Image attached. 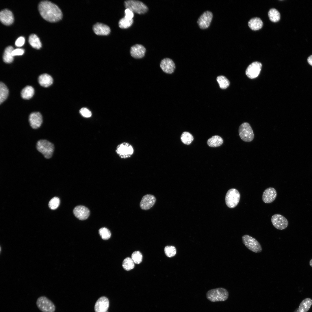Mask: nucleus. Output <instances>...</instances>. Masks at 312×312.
<instances>
[{"label":"nucleus","mask_w":312,"mask_h":312,"mask_svg":"<svg viewBox=\"0 0 312 312\" xmlns=\"http://www.w3.org/2000/svg\"><path fill=\"white\" fill-rule=\"evenodd\" d=\"M38 9L42 17L49 22H57L62 18L61 10L56 5L49 1H41L38 5Z\"/></svg>","instance_id":"1"},{"label":"nucleus","mask_w":312,"mask_h":312,"mask_svg":"<svg viewBox=\"0 0 312 312\" xmlns=\"http://www.w3.org/2000/svg\"><path fill=\"white\" fill-rule=\"evenodd\" d=\"M207 299L212 302L224 301L228 298L229 294L227 290L222 287L212 289L206 293Z\"/></svg>","instance_id":"2"},{"label":"nucleus","mask_w":312,"mask_h":312,"mask_svg":"<svg viewBox=\"0 0 312 312\" xmlns=\"http://www.w3.org/2000/svg\"><path fill=\"white\" fill-rule=\"evenodd\" d=\"M36 148L37 150L45 158L49 159L53 155L54 146L53 144L49 141L45 139H40L37 141Z\"/></svg>","instance_id":"3"},{"label":"nucleus","mask_w":312,"mask_h":312,"mask_svg":"<svg viewBox=\"0 0 312 312\" xmlns=\"http://www.w3.org/2000/svg\"><path fill=\"white\" fill-rule=\"evenodd\" d=\"M126 9L128 8L134 12L140 14H144L148 11V7L142 2L137 0H128L125 1Z\"/></svg>","instance_id":"4"},{"label":"nucleus","mask_w":312,"mask_h":312,"mask_svg":"<svg viewBox=\"0 0 312 312\" xmlns=\"http://www.w3.org/2000/svg\"><path fill=\"white\" fill-rule=\"evenodd\" d=\"M116 152L121 158L127 159L131 157L133 155L134 149L130 144L127 142H124L117 146Z\"/></svg>","instance_id":"5"},{"label":"nucleus","mask_w":312,"mask_h":312,"mask_svg":"<svg viewBox=\"0 0 312 312\" xmlns=\"http://www.w3.org/2000/svg\"><path fill=\"white\" fill-rule=\"evenodd\" d=\"M238 133L240 138L246 142H251L254 138V134L251 127L247 122L242 123L239 126Z\"/></svg>","instance_id":"6"},{"label":"nucleus","mask_w":312,"mask_h":312,"mask_svg":"<svg viewBox=\"0 0 312 312\" xmlns=\"http://www.w3.org/2000/svg\"><path fill=\"white\" fill-rule=\"evenodd\" d=\"M242 240L243 244L249 250L257 253L261 252L262 248L260 244L255 238L245 235L242 236Z\"/></svg>","instance_id":"7"},{"label":"nucleus","mask_w":312,"mask_h":312,"mask_svg":"<svg viewBox=\"0 0 312 312\" xmlns=\"http://www.w3.org/2000/svg\"><path fill=\"white\" fill-rule=\"evenodd\" d=\"M240 197V193L237 189H230L227 191L225 196V201L226 205L231 208L235 207L238 204Z\"/></svg>","instance_id":"8"},{"label":"nucleus","mask_w":312,"mask_h":312,"mask_svg":"<svg viewBox=\"0 0 312 312\" xmlns=\"http://www.w3.org/2000/svg\"><path fill=\"white\" fill-rule=\"evenodd\" d=\"M36 304L42 312H54L55 307L53 303L45 296H41L37 299Z\"/></svg>","instance_id":"9"},{"label":"nucleus","mask_w":312,"mask_h":312,"mask_svg":"<svg viewBox=\"0 0 312 312\" xmlns=\"http://www.w3.org/2000/svg\"><path fill=\"white\" fill-rule=\"evenodd\" d=\"M274 226L276 229L282 230L286 229L288 225L287 219L283 216L278 214L273 215L271 219Z\"/></svg>","instance_id":"10"},{"label":"nucleus","mask_w":312,"mask_h":312,"mask_svg":"<svg viewBox=\"0 0 312 312\" xmlns=\"http://www.w3.org/2000/svg\"><path fill=\"white\" fill-rule=\"evenodd\" d=\"M213 17V14L211 11H207L204 12L197 21L199 27L202 29L208 28L210 25Z\"/></svg>","instance_id":"11"},{"label":"nucleus","mask_w":312,"mask_h":312,"mask_svg":"<svg viewBox=\"0 0 312 312\" xmlns=\"http://www.w3.org/2000/svg\"><path fill=\"white\" fill-rule=\"evenodd\" d=\"M261 64L255 62L250 64L247 68L246 74L247 77L251 79L257 77L259 75L262 67Z\"/></svg>","instance_id":"12"},{"label":"nucleus","mask_w":312,"mask_h":312,"mask_svg":"<svg viewBox=\"0 0 312 312\" xmlns=\"http://www.w3.org/2000/svg\"><path fill=\"white\" fill-rule=\"evenodd\" d=\"M156 198L153 195L147 194L144 196L142 198L140 203V207L142 210H148L155 204Z\"/></svg>","instance_id":"13"},{"label":"nucleus","mask_w":312,"mask_h":312,"mask_svg":"<svg viewBox=\"0 0 312 312\" xmlns=\"http://www.w3.org/2000/svg\"><path fill=\"white\" fill-rule=\"evenodd\" d=\"M29 121L31 128L37 129L40 127L42 122V115L38 112H32L29 116Z\"/></svg>","instance_id":"14"},{"label":"nucleus","mask_w":312,"mask_h":312,"mask_svg":"<svg viewBox=\"0 0 312 312\" xmlns=\"http://www.w3.org/2000/svg\"><path fill=\"white\" fill-rule=\"evenodd\" d=\"M160 66L162 71L167 74L172 73L175 68L174 62L172 59L168 58L163 59L160 62Z\"/></svg>","instance_id":"15"},{"label":"nucleus","mask_w":312,"mask_h":312,"mask_svg":"<svg viewBox=\"0 0 312 312\" xmlns=\"http://www.w3.org/2000/svg\"><path fill=\"white\" fill-rule=\"evenodd\" d=\"M146 49L142 45L136 44L132 46L130 48V54L131 56L135 59H140L145 55Z\"/></svg>","instance_id":"16"},{"label":"nucleus","mask_w":312,"mask_h":312,"mask_svg":"<svg viewBox=\"0 0 312 312\" xmlns=\"http://www.w3.org/2000/svg\"><path fill=\"white\" fill-rule=\"evenodd\" d=\"M73 213L75 216L81 220L86 219L89 216L90 211L86 207L82 205H78L74 209Z\"/></svg>","instance_id":"17"},{"label":"nucleus","mask_w":312,"mask_h":312,"mask_svg":"<svg viewBox=\"0 0 312 312\" xmlns=\"http://www.w3.org/2000/svg\"><path fill=\"white\" fill-rule=\"evenodd\" d=\"M109 305V301L105 297H101L96 301L94 306L95 312H107Z\"/></svg>","instance_id":"18"},{"label":"nucleus","mask_w":312,"mask_h":312,"mask_svg":"<svg viewBox=\"0 0 312 312\" xmlns=\"http://www.w3.org/2000/svg\"><path fill=\"white\" fill-rule=\"evenodd\" d=\"M277 195L276 191L274 188L272 187L268 188L263 193V201L267 203H271L275 200Z\"/></svg>","instance_id":"19"},{"label":"nucleus","mask_w":312,"mask_h":312,"mask_svg":"<svg viewBox=\"0 0 312 312\" xmlns=\"http://www.w3.org/2000/svg\"><path fill=\"white\" fill-rule=\"evenodd\" d=\"M0 19L3 24L9 25L13 23L14 17L12 12L10 10L5 9L0 12Z\"/></svg>","instance_id":"20"},{"label":"nucleus","mask_w":312,"mask_h":312,"mask_svg":"<svg viewBox=\"0 0 312 312\" xmlns=\"http://www.w3.org/2000/svg\"><path fill=\"white\" fill-rule=\"evenodd\" d=\"M94 33L98 35L106 36L111 31L110 27L107 25L101 23H97L93 27Z\"/></svg>","instance_id":"21"},{"label":"nucleus","mask_w":312,"mask_h":312,"mask_svg":"<svg viewBox=\"0 0 312 312\" xmlns=\"http://www.w3.org/2000/svg\"><path fill=\"white\" fill-rule=\"evenodd\" d=\"M312 305V300L310 298H307L301 302L299 307L297 308L294 312H307Z\"/></svg>","instance_id":"22"},{"label":"nucleus","mask_w":312,"mask_h":312,"mask_svg":"<svg viewBox=\"0 0 312 312\" xmlns=\"http://www.w3.org/2000/svg\"><path fill=\"white\" fill-rule=\"evenodd\" d=\"M52 77L47 74L40 75L38 77V81L39 84L44 87H47L52 84L53 83Z\"/></svg>","instance_id":"23"},{"label":"nucleus","mask_w":312,"mask_h":312,"mask_svg":"<svg viewBox=\"0 0 312 312\" xmlns=\"http://www.w3.org/2000/svg\"><path fill=\"white\" fill-rule=\"evenodd\" d=\"M250 28L253 30L261 29L263 25V22L260 18L255 17L251 19L248 22Z\"/></svg>","instance_id":"24"},{"label":"nucleus","mask_w":312,"mask_h":312,"mask_svg":"<svg viewBox=\"0 0 312 312\" xmlns=\"http://www.w3.org/2000/svg\"><path fill=\"white\" fill-rule=\"evenodd\" d=\"M14 50L13 47L11 46H9L5 49L3 56V61L7 63H12L14 60V56L12 55V52Z\"/></svg>","instance_id":"25"},{"label":"nucleus","mask_w":312,"mask_h":312,"mask_svg":"<svg viewBox=\"0 0 312 312\" xmlns=\"http://www.w3.org/2000/svg\"><path fill=\"white\" fill-rule=\"evenodd\" d=\"M223 142L222 138L218 135H214L207 141L208 145L211 147H217L220 146Z\"/></svg>","instance_id":"26"},{"label":"nucleus","mask_w":312,"mask_h":312,"mask_svg":"<svg viewBox=\"0 0 312 312\" xmlns=\"http://www.w3.org/2000/svg\"><path fill=\"white\" fill-rule=\"evenodd\" d=\"M34 93V88L31 86H27L24 88L21 92L22 98L25 99H29L32 97Z\"/></svg>","instance_id":"27"},{"label":"nucleus","mask_w":312,"mask_h":312,"mask_svg":"<svg viewBox=\"0 0 312 312\" xmlns=\"http://www.w3.org/2000/svg\"><path fill=\"white\" fill-rule=\"evenodd\" d=\"M29 42L33 48L39 49L42 47V44L38 37L35 34H31L29 38Z\"/></svg>","instance_id":"28"},{"label":"nucleus","mask_w":312,"mask_h":312,"mask_svg":"<svg viewBox=\"0 0 312 312\" xmlns=\"http://www.w3.org/2000/svg\"><path fill=\"white\" fill-rule=\"evenodd\" d=\"M9 94L8 89L3 83H0V103L1 104L7 98Z\"/></svg>","instance_id":"29"},{"label":"nucleus","mask_w":312,"mask_h":312,"mask_svg":"<svg viewBox=\"0 0 312 312\" xmlns=\"http://www.w3.org/2000/svg\"><path fill=\"white\" fill-rule=\"evenodd\" d=\"M268 15L270 20L272 22H276L280 20V13L276 9H270L268 12Z\"/></svg>","instance_id":"30"},{"label":"nucleus","mask_w":312,"mask_h":312,"mask_svg":"<svg viewBox=\"0 0 312 312\" xmlns=\"http://www.w3.org/2000/svg\"><path fill=\"white\" fill-rule=\"evenodd\" d=\"M133 23V19H130L124 17L119 20L118 25L121 29H126L131 27Z\"/></svg>","instance_id":"31"},{"label":"nucleus","mask_w":312,"mask_h":312,"mask_svg":"<svg viewBox=\"0 0 312 312\" xmlns=\"http://www.w3.org/2000/svg\"><path fill=\"white\" fill-rule=\"evenodd\" d=\"M217 81L219 84L220 88L222 89H225L230 85V82L224 76L220 75L218 76Z\"/></svg>","instance_id":"32"},{"label":"nucleus","mask_w":312,"mask_h":312,"mask_svg":"<svg viewBox=\"0 0 312 312\" xmlns=\"http://www.w3.org/2000/svg\"><path fill=\"white\" fill-rule=\"evenodd\" d=\"M181 139L182 142L187 145L190 144L194 140L192 135L188 132H184L182 134Z\"/></svg>","instance_id":"33"},{"label":"nucleus","mask_w":312,"mask_h":312,"mask_svg":"<svg viewBox=\"0 0 312 312\" xmlns=\"http://www.w3.org/2000/svg\"><path fill=\"white\" fill-rule=\"evenodd\" d=\"M134 263L131 258L127 257L125 258L123 261L122 266L126 270L129 271L134 268Z\"/></svg>","instance_id":"34"},{"label":"nucleus","mask_w":312,"mask_h":312,"mask_svg":"<svg viewBox=\"0 0 312 312\" xmlns=\"http://www.w3.org/2000/svg\"><path fill=\"white\" fill-rule=\"evenodd\" d=\"M99 233L101 238L103 240L109 239L111 235L110 231L105 227H102L99 230Z\"/></svg>","instance_id":"35"},{"label":"nucleus","mask_w":312,"mask_h":312,"mask_svg":"<svg viewBox=\"0 0 312 312\" xmlns=\"http://www.w3.org/2000/svg\"><path fill=\"white\" fill-rule=\"evenodd\" d=\"M164 251L166 255L169 257H174L176 253V249L173 246H165Z\"/></svg>","instance_id":"36"},{"label":"nucleus","mask_w":312,"mask_h":312,"mask_svg":"<svg viewBox=\"0 0 312 312\" xmlns=\"http://www.w3.org/2000/svg\"><path fill=\"white\" fill-rule=\"evenodd\" d=\"M142 255L139 251H135L132 254L131 259L135 263L139 264L141 263L142 260Z\"/></svg>","instance_id":"37"},{"label":"nucleus","mask_w":312,"mask_h":312,"mask_svg":"<svg viewBox=\"0 0 312 312\" xmlns=\"http://www.w3.org/2000/svg\"><path fill=\"white\" fill-rule=\"evenodd\" d=\"M60 204V200L57 197H54L50 201L49 205V207L52 209H55L59 206Z\"/></svg>","instance_id":"38"},{"label":"nucleus","mask_w":312,"mask_h":312,"mask_svg":"<svg viewBox=\"0 0 312 312\" xmlns=\"http://www.w3.org/2000/svg\"><path fill=\"white\" fill-rule=\"evenodd\" d=\"M79 112L81 115L86 118H89L92 116V113L90 110L87 108L83 107L81 108Z\"/></svg>","instance_id":"39"},{"label":"nucleus","mask_w":312,"mask_h":312,"mask_svg":"<svg viewBox=\"0 0 312 312\" xmlns=\"http://www.w3.org/2000/svg\"><path fill=\"white\" fill-rule=\"evenodd\" d=\"M25 42L24 38L22 36L20 37L16 40L15 45L17 47H21L24 45Z\"/></svg>","instance_id":"40"},{"label":"nucleus","mask_w":312,"mask_h":312,"mask_svg":"<svg viewBox=\"0 0 312 312\" xmlns=\"http://www.w3.org/2000/svg\"><path fill=\"white\" fill-rule=\"evenodd\" d=\"M124 17L130 19H132L134 16L133 12L128 8L126 9L125 10Z\"/></svg>","instance_id":"41"},{"label":"nucleus","mask_w":312,"mask_h":312,"mask_svg":"<svg viewBox=\"0 0 312 312\" xmlns=\"http://www.w3.org/2000/svg\"><path fill=\"white\" fill-rule=\"evenodd\" d=\"M24 52V50L22 49H14L12 52V55L13 56H15L21 55H23Z\"/></svg>","instance_id":"42"},{"label":"nucleus","mask_w":312,"mask_h":312,"mask_svg":"<svg viewBox=\"0 0 312 312\" xmlns=\"http://www.w3.org/2000/svg\"><path fill=\"white\" fill-rule=\"evenodd\" d=\"M307 62L310 65L312 66V55L310 56L308 58Z\"/></svg>","instance_id":"43"},{"label":"nucleus","mask_w":312,"mask_h":312,"mask_svg":"<svg viewBox=\"0 0 312 312\" xmlns=\"http://www.w3.org/2000/svg\"><path fill=\"white\" fill-rule=\"evenodd\" d=\"M309 264L312 267V259H311L309 261Z\"/></svg>","instance_id":"44"}]
</instances>
